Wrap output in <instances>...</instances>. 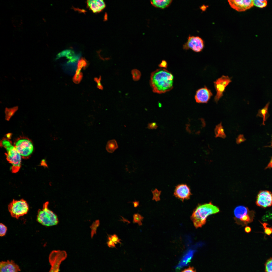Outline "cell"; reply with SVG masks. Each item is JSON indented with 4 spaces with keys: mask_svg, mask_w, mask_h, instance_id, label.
I'll return each mask as SVG.
<instances>
[{
    "mask_svg": "<svg viewBox=\"0 0 272 272\" xmlns=\"http://www.w3.org/2000/svg\"><path fill=\"white\" fill-rule=\"evenodd\" d=\"M8 209L11 216L18 219L27 213L29 206L27 202L24 199H13L8 205Z\"/></svg>",
    "mask_w": 272,
    "mask_h": 272,
    "instance_id": "obj_5",
    "label": "cell"
},
{
    "mask_svg": "<svg viewBox=\"0 0 272 272\" xmlns=\"http://www.w3.org/2000/svg\"><path fill=\"white\" fill-rule=\"evenodd\" d=\"M152 192L153 195L152 200H155L156 201H159L160 199L159 192L156 189H155L152 191Z\"/></svg>",
    "mask_w": 272,
    "mask_h": 272,
    "instance_id": "obj_33",
    "label": "cell"
},
{
    "mask_svg": "<svg viewBox=\"0 0 272 272\" xmlns=\"http://www.w3.org/2000/svg\"><path fill=\"white\" fill-rule=\"evenodd\" d=\"M256 204L258 206L264 208L270 207L272 205V193L267 190L260 191L256 198Z\"/></svg>",
    "mask_w": 272,
    "mask_h": 272,
    "instance_id": "obj_11",
    "label": "cell"
},
{
    "mask_svg": "<svg viewBox=\"0 0 272 272\" xmlns=\"http://www.w3.org/2000/svg\"><path fill=\"white\" fill-rule=\"evenodd\" d=\"M48 204V202L44 204L42 209L38 210L37 216V221L46 226L56 225L58 222L57 215L49 209Z\"/></svg>",
    "mask_w": 272,
    "mask_h": 272,
    "instance_id": "obj_3",
    "label": "cell"
},
{
    "mask_svg": "<svg viewBox=\"0 0 272 272\" xmlns=\"http://www.w3.org/2000/svg\"><path fill=\"white\" fill-rule=\"evenodd\" d=\"M234 213V219L236 223L243 226L252 222L254 216V211H250L247 207L242 205L236 207Z\"/></svg>",
    "mask_w": 272,
    "mask_h": 272,
    "instance_id": "obj_4",
    "label": "cell"
},
{
    "mask_svg": "<svg viewBox=\"0 0 272 272\" xmlns=\"http://www.w3.org/2000/svg\"><path fill=\"white\" fill-rule=\"evenodd\" d=\"M157 126L155 122L149 123L147 126V128L149 129H155L157 128Z\"/></svg>",
    "mask_w": 272,
    "mask_h": 272,
    "instance_id": "obj_35",
    "label": "cell"
},
{
    "mask_svg": "<svg viewBox=\"0 0 272 272\" xmlns=\"http://www.w3.org/2000/svg\"><path fill=\"white\" fill-rule=\"evenodd\" d=\"M271 146H272V143H271Z\"/></svg>",
    "mask_w": 272,
    "mask_h": 272,
    "instance_id": "obj_44",
    "label": "cell"
},
{
    "mask_svg": "<svg viewBox=\"0 0 272 272\" xmlns=\"http://www.w3.org/2000/svg\"><path fill=\"white\" fill-rule=\"evenodd\" d=\"M212 95L211 90L205 86L197 91L195 96V99L196 102L197 103H207Z\"/></svg>",
    "mask_w": 272,
    "mask_h": 272,
    "instance_id": "obj_14",
    "label": "cell"
},
{
    "mask_svg": "<svg viewBox=\"0 0 272 272\" xmlns=\"http://www.w3.org/2000/svg\"><path fill=\"white\" fill-rule=\"evenodd\" d=\"M167 64L166 62L165 61H163L159 65H161V66L163 67H165V66H167Z\"/></svg>",
    "mask_w": 272,
    "mask_h": 272,
    "instance_id": "obj_41",
    "label": "cell"
},
{
    "mask_svg": "<svg viewBox=\"0 0 272 272\" xmlns=\"http://www.w3.org/2000/svg\"><path fill=\"white\" fill-rule=\"evenodd\" d=\"M215 132L216 137H219L224 138L226 137V135L221 123L216 126Z\"/></svg>",
    "mask_w": 272,
    "mask_h": 272,
    "instance_id": "obj_20",
    "label": "cell"
},
{
    "mask_svg": "<svg viewBox=\"0 0 272 272\" xmlns=\"http://www.w3.org/2000/svg\"><path fill=\"white\" fill-rule=\"evenodd\" d=\"M67 256V253L64 251L54 250L51 252L49 260L51 267L49 272H59L60 265Z\"/></svg>",
    "mask_w": 272,
    "mask_h": 272,
    "instance_id": "obj_8",
    "label": "cell"
},
{
    "mask_svg": "<svg viewBox=\"0 0 272 272\" xmlns=\"http://www.w3.org/2000/svg\"><path fill=\"white\" fill-rule=\"evenodd\" d=\"M204 47L203 40L199 36L189 35L187 42L183 45V49L186 50L189 49L193 51L198 52L201 51Z\"/></svg>",
    "mask_w": 272,
    "mask_h": 272,
    "instance_id": "obj_10",
    "label": "cell"
},
{
    "mask_svg": "<svg viewBox=\"0 0 272 272\" xmlns=\"http://www.w3.org/2000/svg\"><path fill=\"white\" fill-rule=\"evenodd\" d=\"M118 147L116 141L113 139L109 140L107 142L106 149L108 152L112 153L117 149Z\"/></svg>",
    "mask_w": 272,
    "mask_h": 272,
    "instance_id": "obj_19",
    "label": "cell"
},
{
    "mask_svg": "<svg viewBox=\"0 0 272 272\" xmlns=\"http://www.w3.org/2000/svg\"><path fill=\"white\" fill-rule=\"evenodd\" d=\"M76 63L69 61L64 65L65 70L68 73H73L76 68Z\"/></svg>",
    "mask_w": 272,
    "mask_h": 272,
    "instance_id": "obj_21",
    "label": "cell"
},
{
    "mask_svg": "<svg viewBox=\"0 0 272 272\" xmlns=\"http://www.w3.org/2000/svg\"><path fill=\"white\" fill-rule=\"evenodd\" d=\"M101 79L95 78L94 79L95 81L97 83V87L100 89H101L103 88V87L101 83Z\"/></svg>",
    "mask_w": 272,
    "mask_h": 272,
    "instance_id": "obj_38",
    "label": "cell"
},
{
    "mask_svg": "<svg viewBox=\"0 0 272 272\" xmlns=\"http://www.w3.org/2000/svg\"><path fill=\"white\" fill-rule=\"evenodd\" d=\"M133 77L134 79H137L139 78L140 74L139 71L137 70L133 71Z\"/></svg>",
    "mask_w": 272,
    "mask_h": 272,
    "instance_id": "obj_37",
    "label": "cell"
},
{
    "mask_svg": "<svg viewBox=\"0 0 272 272\" xmlns=\"http://www.w3.org/2000/svg\"><path fill=\"white\" fill-rule=\"evenodd\" d=\"M254 6L260 8H263L266 6L267 2L266 0H253Z\"/></svg>",
    "mask_w": 272,
    "mask_h": 272,
    "instance_id": "obj_24",
    "label": "cell"
},
{
    "mask_svg": "<svg viewBox=\"0 0 272 272\" xmlns=\"http://www.w3.org/2000/svg\"><path fill=\"white\" fill-rule=\"evenodd\" d=\"M193 252L191 251L189 252L183 259L180 262L179 266L181 267L187 264L191 260L193 255Z\"/></svg>",
    "mask_w": 272,
    "mask_h": 272,
    "instance_id": "obj_22",
    "label": "cell"
},
{
    "mask_svg": "<svg viewBox=\"0 0 272 272\" xmlns=\"http://www.w3.org/2000/svg\"><path fill=\"white\" fill-rule=\"evenodd\" d=\"M1 144L2 147H4L6 149L9 148L12 146L10 141L6 139H3L1 141Z\"/></svg>",
    "mask_w": 272,
    "mask_h": 272,
    "instance_id": "obj_26",
    "label": "cell"
},
{
    "mask_svg": "<svg viewBox=\"0 0 272 272\" xmlns=\"http://www.w3.org/2000/svg\"><path fill=\"white\" fill-rule=\"evenodd\" d=\"M269 103H267L264 108L260 110L258 113V115H259L263 117V124H264V121L265 120L266 115L268 112V108Z\"/></svg>",
    "mask_w": 272,
    "mask_h": 272,
    "instance_id": "obj_25",
    "label": "cell"
},
{
    "mask_svg": "<svg viewBox=\"0 0 272 272\" xmlns=\"http://www.w3.org/2000/svg\"><path fill=\"white\" fill-rule=\"evenodd\" d=\"M19 266L13 260L2 261L0 262V272H19Z\"/></svg>",
    "mask_w": 272,
    "mask_h": 272,
    "instance_id": "obj_15",
    "label": "cell"
},
{
    "mask_svg": "<svg viewBox=\"0 0 272 272\" xmlns=\"http://www.w3.org/2000/svg\"><path fill=\"white\" fill-rule=\"evenodd\" d=\"M108 241L107 242L108 246L110 248H116L115 244L111 240L110 237H108Z\"/></svg>",
    "mask_w": 272,
    "mask_h": 272,
    "instance_id": "obj_34",
    "label": "cell"
},
{
    "mask_svg": "<svg viewBox=\"0 0 272 272\" xmlns=\"http://www.w3.org/2000/svg\"><path fill=\"white\" fill-rule=\"evenodd\" d=\"M111 240L115 244L117 243L121 244L120 241L121 239H119L117 236L116 234H114L111 235L110 237Z\"/></svg>",
    "mask_w": 272,
    "mask_h": 272,
    "instance_id": "obj_32",
    "label": "cell"
},
{
    "mask_svg": "<svg viewBox=\"0 0 272 272\" xmlns=\"http://www.w3.org/2000/svg\"><path fill=\"white\" fill-rule=\"evenodd\" d=\"M245 231L246 233H249L251 232V229L250 227L247 226L245 227Z\"/></svg>",
    "mask_w": 272,
    "mask_h": 272,
    "instance_id": "obj_40",
    "label": "cell"
},
{
    "mask_svg": "<svg viewBox=\"0 0 272 272\" xmlns=\"http://www.w3.org/2000/svg\"><path fill=\"white\" fill-rule=\"evenodd\" d=\"M133 222L137 223L139 226L142 225V221L144 217L140 214L137 213L134 214L133 216Z\"/></svg>",
    "mask_w": 272,
    "mask_h": 272,
    "instance_id": "obj_23",
    "label": "cell"
},
{
    "mask_svg": "<svg viewBox=\"0 0 272 272\" xmlns=\"http://www.w3.org/2000/svg\"><path fill=\"white\" fill-rule=\"evenodd\" d=\"M83 77L82 74L81 72L78 74H75L73 78V81L76 84L79 83Z\"/></svg>",
    "mask_w": 272,
    "mask_h": 272,
    "instance_id": "obj_27",
    "label": "cell"
},
{
    "mask_svg": "<svg viewBox=\"0 0 272 272\" xmlns=\"http://www.w3.org/2000/svg\"><path fill=\"white\" fill-rule=\"evenodd\" d=\"M191 194L189 186L184 184H179L176 186L174 192V195L182 201L189 199Z\"/></svg>",
    "mask_w": 272,
    "mask_h": 272,
    "instance_id": "obj_12",
    "label": "cell"
},
{
    "mask_svg": "<svg viewBox=\"0 0 272 272\" xmlns=\"http://www.w3.org/2000/svg\"><path fill=\"white\" fill-rule=\"evenodd\" d=\"M7 137H8V138H10V134H8V135H7Z\"/></svg>",
    "mask_w": 272,
    "mask_h": 272,
    "instance_id": "obj_43",
    "label": "cell"
},
{
    "mask_svg": "<svg viewBox=\"0 0 272 272\" xmlns=\"http://www.w3.org/2000/svg\"><path fill=\"white\" fill-rule=\"evenodd\" d=\"M181 272H196V270L194 268L192 267H189L188 268H186Z\"/></svg>",
    "mask_w": 272,
    "mask_h": 272,
    "instance_id": "obj_36",
    "label": "cell"
},
{
    "mask_svg": "<svg viewBox=\"0 0 272 272\" xmlns=\"http://www.w3.org/2000/svg\"><path fill=\"white\" fill-rule=\"evenodd\" d=\"M264 229L265 233L268 235H270L272 233V227H267L268 224L266 223H261Z\"/></svg>",
    "mask_w": 272,
    "mask_h": 272,
    "instance_id": "obj_28",
    "label": "cell"
},
{
    "mask_svg": "<svg viewBox=\"0 0 272 272\" xmlns=\"http://www.w3.org/2000/svg\"><path fill=\"white\" fill-rule=\"evenodd\" d=\"M87 63L86 60L83 58H81L79 61L78 64V68L81 69L83 67H85L87 66Z\"/></svg>",
    "mask_w": 272,
    "mask_h": 272,
    "instance_id": "obj_29",
    "label": "cell"
},
{
    "mask_svg": "<svg viewBox=\"0 0 272 272\" xmlns=\"http://www.w3.org/2000/svg\"><path fill=\"white\" fill-rule=\"evenodd\" d=\"M6 150V159L11 165L12 171L16 173L20 168L22 158L14 146L12 145Z\"/></svg>",
    "mask_w": 272,
    "mask_h": 272,
    "instance_id": "obj_7",
    "label": "cell"
},
{
    "mask_svg": "<svg viewBox=\"0 0 272 272\" xmlns=\"http://www.w3.org/2000/svg\"><path fill=\"white\" fill-rule=\"evenodd\" d=\"M219 211V208L211 202L199 205L194 210L191 219L196 228L201 227L205 224L208 216Z\"/></svg>",
    "mask_w": 272,
    "mask_h": 272,
    "instance_id": "obj_2",
    "label": "cell"
},
{
    "mask_svg": "<svg viewBox=\"0 0 272 272\" xmlns=\"http://www.w3.org/2000/svg\"><path fill=\"white\" fill-rule=\"evenodd\" d=\"M174 76L166 69L160 68L152 73L150 83L153 91L159 94L164 93L173 88Z\"/></svg>",
    "mask_w": 272,
    "mask_h": 272,
    "instance_id": "obj_1",
    "label": "cell"
},
{
    "mask_svg": "<svg viewBox=\"0 0 272 272\" xmlns=\"http://www.w3.org/2000/svg\"><path fill=\"white\" fill-rule=\"evenodd\" d=\"M266 272H272V258L268 260L265 265Z\"/></svg>",
    "mask_w": 272,
    "mask_h": 272,
    "instance_id": "obj_30",
    "label": "cell"
},
{
    "mask_svg": "<svg viewBox=\"0 0 272 272\" xmlns=\"http://www.w3.org/2000/svg\"><path fill=\"white\" fill-rule=\"evenodd\" d=\"M63 57H66L69 60V61L76 63L80 58V55L75 54L73 50H66L59 53L57 55V58Z\"/></svg>",
    "mask_w": 272,
    "mask_h": 272,
    "instance_id": "obj_17",
    "label": "cell"
},
{
    "mask_svg": "<svg viewBox=\"0 0 272 272\" xmlns=\"http://www.w3.org/2000/svg\"><path fill=\"white\" fill-rule=\"evenodd\" d=\"M134 207L136 208L139 205V202L138 201H135L132 202Z\"/></svg>",
    "mask_w": 272,
    "mask_h": 272,
    "instance_id": "obj_42",
    "label": "cell"
},
{
    "mask_svg": "<svg viewBox=\"0 0 272 272\" xmlns=\"http://www.w3.org/2000/svg\"><path fill=\"white\" fill-rule=\"evenodd\" d=\"M0 236L1 237H3L4 236L6 233L7 230V227L2 223H0Z\"/></svg>",
    "mask_w": 272,
    "mask_h": 272,
    "instance_id": "obj_31",
    "label": "cell"
},
{
    "mask_svg": "<svg viewBox=\"0 0 272 272\" xmlns=\"http://www.w3.org/2000/svg\"><path fill=\"white\" fill-rule=\"evenodd\" d=\"M89 8L94 12H99L105 7V4L102 0H90L87 1Z\"/></svg>",
    "mask_w": 272,
    "mask_h": 272,
    "instance_id": "obj_16",
    "label": "cell"
},
{
    "mask_svg": "<svg viewBox=\"0 0 272 272\" xmlns=\"http://www.w3.org/2000/svg\"><path fill=\"white\" fill-rule=\"evenodd\" d=\"M172 1V0H153L151 1L150 2L154 7L164 9L169 6Z\"/></svg>",
    "mask_w": 272,
    "mask_h": 272,
    "instance_id": "obj_18",
    "label": "cell"
},
{
    "mask_svg": "<svg viewBox=\"0 0 272 272\" xmlns=\"http://www.w3.org/2000/svg\"><path fill=\"white\" fill-rule=\"evenodd\" d=\"M228 2L232 8L239 12L244 11L254 5L253 0H229Z\"/></svg>",
    "mask_w": 272,
    "mask_h": 272,
    "instance_id": "obj_13",
    "label": "cell"
},
{
    "mask_svg": "<svg viewBox=\"0 0 272 272\" xmlns=\"http://www.w3.org/2000/svg\"><path fill=\"white\" fill-rule=\"evenodd\" d=\"M231 82V79L228 76L223 75L214 82L217 92L214 99L215 102H217L222 96L226 87Z\"/></svg>",
    "mask_w": 272,
    "mask_h": 272,
    "instance_id": "obj_9",
    "label": "cell"
},
{
    "mask_svg": "<svg viewBox=\"0 0 272 272\" xmlns=\"http://www.w3.org/2000/svg\"><path fill=\"white\" fill-rule=\"evenodd\" d=\"M245 140L243 135H240L239 136L237 139L236 142L237 143H239L244 141Z\"/></svg>",
    "mask_w": 272,
    "mask_h": 272,
    "instance_id": "obj_39",
    "label": "cell"
},
{
    "mask_svg": "<svg viewBox=\"0 0 272 272\" xmlns=\"http://www.w3.org/2000/svg\"><path fill=\"white\" fill-rule=\"evenodd\" d=\"M14 146L19 153L22 158H28L32 154L34 147L31 141L25 138L18 139L15 144Z\"/></svg>",
    "mask_w": 272,
    "mask_h": 272,
    "instance_id": "obj_6",
    "label": "cell"
}]
</instances>
